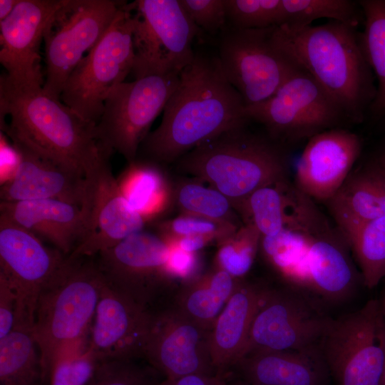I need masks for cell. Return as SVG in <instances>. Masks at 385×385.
I'll list each match as a JSON object with an SVG mask.
<instances>
[{
	"label": "cell",
	"instance_id": "6da1fadb",
	"mask_svg": "<svg viewBox=\"0 0 385 385\" xmlns=\"http://www.w3.org/2000/svg\"><path fill=\"white\" fill-rule=\"evenodd\" d=\"M245 108L217 58L195 53L181 72L160 125L144 139L137 158L163 166L174 164L203 142L246 125Z\"/></svg>",
	"mask_w": 385,
	"mask_h": 385
},
{
	"label": "cell",
	"instance_id": "7a4b0ae2",
	"mask_svg": "<svg viewBox=\"0 0 385 385\" xmlns=\"http://www.w3.org/2000/svg\"><path fill=\"white\" fill-rule=\"evenodd\" d=\"M42 86L19 85L0 77L1 130L14 144L41 158L88 176L106 150L90 123L61 100L46 93Z\"/></svg>",
	"mask_w": 385,
	"mask_h": 385
},
{
	"label": "cell",
	"instance_id": "3957f363",
	"mask_svg": "<svg viewBox=\"0 0 385 385\" xmlns=\"http://www.w3.org/2000/svg\"><path fill=\"white\" fill-rule=\"evenodd\" d=\"M272 40L317 83L347 120H361L375 93L355 28L337 21L302 28L280 25L274 27Z\"/></svg>",
	"mask_w": 385,
	"mask_h": 385
},
{
	"label": "cell",
	"instance_id": "277c9868",
	"mask_svg": "<svg viewBox=\"0 0 385 385\" xmlns=\"http://www.w3.org/2000/svg\"><path fill=\"white\" fill-rule=\"evenodd\" d=\"M174 165L178 173L222 193L237 212L255 191L288 178L282 145L250 132L246 125L203 142Z\"/></svg>",
	"mask_w": 385,
	"mask_h": 385
},
{
	"label": "cell",
	"instance_id": "5b68a950",
	"mask_svg": "<svg viewBox=\"0 0 385 385\" xmlns=\"http://www.w3.org/2000/svg\"><path fill=\"white\" fill-rule=\"evenodd\" d=\"M105 283L97 263L68 256L63 269L40 294L32 333L45 381L56 354L88 338Z\"/></svg>",
	"mask_w": 385,
	"mask_h": 385
},
{
	"label": "cell",
	"instance_id": "8992f818",
	"mask_svg": "<svg viewBox=\"0 0 385 385\" xmlns=\"http://www.w3.org/2000/svg\"><path fill=\"white\" fill-rule=\"evenodd\" d=\"M125 1L97 43L68 78L61 101L84 120L96 125L108 93L124 82L135 58L134 15Z\"/></svg>",
	"mask_w": 385,
	"mask_h": 385
},
{
	"label": "cell",
	"instance_id": "52a82bcc",
	"mask_svg": "<svg viewBox=\"0 0 385 385\" xmlns=\"http://www.w3.org/2000/svg\"><path fill=\"white\" fill-rule=\"evenodd\" d=\"M319 351L336 385H379L385 363V319L379 301L331 319Z\"/></svg>",
	"mask_w": 385,
	"mask_h": 385
},
{
	"label": "cell",
	"instance_id": "ba28073f",
	"mask_svg": "<svg viewBox=\"0 0 385 385\" xmlns=\"http://www.w3.org/2000/svg\"><path fill=\"white\" fill-rule=\"evenodd\" d=\"M180 73L145 76L113 87L95 127L101 145L111 153L118 152L128 163L134 161L152 123L178 86Z\"/></svg>",
	"mask_w": 385,
	"mask_h": 385
},
{
	"label": "cell",
	"instance_id": "9c48e42d",
	"mask_svg": "<svg viewBox=\"0 0 385 385\" xmlns=\"http://www.w3.org/2000/svg\"><path fill=\"white\" fill-rule=\"evenodd\" d=\"M173 247L144 229L99 252L97 265L109 284L152 310L170 302L178 288L168 267Z\"/></svg>",
	"mask_w": 385,
	"mask_h": 385
},
{
	"label": "cell",
	"instance_id": "30bf717a",
	"mask_svg": "<svg viewBox=\"0 0 385 385\" xmlns=\"http://www.w3.org/2000/svg\"><path fill=\"white\" fill-rule=\"evenodd\" d=\"M134 15L135 78L180 73L194 60L192 44L201 31L180 0H137Z\"/></svg>",
	"mask_w": 385,
	"mask_h": 385
},
{
	"label": "cell",
	"instance_id": "8fae6325",
	"mask_svg": "<svg viewBox=\"0 0 385 385\" xmlns=\"http://www.w3.org/2000/svg\"><path fill=\"white\" fill-rule=\"evenodd\" d=\"M245 114L281 145L309 139L346 120L317 83L298 67L270 98L245 106Z\"/></svg>",
	"mask_w": 385,
	"mask_h": 385
},
{
	"label": "cell",
	"instance_id": "7c38bea8",
	"mask_svg": "<svg viewBox=\"0 0 385 385\" xmlns=\"http://www.w3.org/2000/svg\"><path fill=\"white\" fill-rule=\"evenodd\" d=\"M124 1L66 0L43 37L46 71L43 91L61 100L74 69L100 40Z\"/></svg>",
	"mask_w": 385,
	"mask_h": 385
},
{
	"label": "cell",
	"instance_id": "4fadbf2b",
	"mask_svg": "<svg viewBox=\"0 0 385 385\" xmlns=\"http://www.w3.org/2000/svg\"><path fill=\"white\" fill-rule=\"evenodd\" d=\"M274 27H232L221 39L218 62L245 106L270 98L297 68L274 45Z\"/></svg>",
	"mask_w": 385,
	"mask_h": 385
},
{
	"label": "cell",
	"instance_id": "5bb4252c",
	"mask_svg": "<svg viewBox=\"0 0 385 385\" xmlns=\"http://www.w3.org/2000/svg\"><path fill=\"white\" fill-rule=\"evenodd\" d=\"M330 319L312 296L287 286L267 287L242 354L253 349L317 348Z\"/></svg>",
	"mask_w": 385,
	"mask_h": 385
},
{
	"label": "cell",
	"instance_id": "9a60e30c",
	"mask_svg": "<svg viewBox=\"0 0 385 385\" xmlns=\"http://www.w3.org/2000/svg\"><path fill=\"white\" fill-rule=\"evenodd\" d=\"M209 335L170 302L150 311L143 359L165 379L216 375Z\"/></svg>",
	"mask_w": 385,
	"mask_h": 385
},
{
	"label": "cell",
	"instance_id": "2e32d148",
	"mask_svg": "<svg viewBox=\"0 0 385 385\" xmlns=\"http://www.w3.org/2000/svg\"><path fill=\"white\" fill-rule=\"evenodd\" d=\"M67 261L68 256L48 248L34 234L0 219V276L18 297L15 323L33 327L40 294Z\"/></svg>",
	"mask_w": 385,
	"mask_h": 385
},
{
	"label": "cell",
	"instance_id": "e0dca14e",
	"mask_svg": "<svg viewBox=\"0 0 385 385\" xmlns=\"http://www.w3.org/2000/svg\"><path fill=\"white\" fill-rule=\"evenodd\" d=\"M66 0H21L0 21V62L6 78L19 85L44 83L40 46L49 25Z\"/></svg>",
	"mask_w": 385,
	"mask_h": 385
},
{
	"label": "cell",
	"instance_id": "ac0fdd59",
	"mask_svg": "<svg viewBox=\"0 0 385 385\" xmlns=\"http://www.w3.org/2000/svg\"><path fill=\"white\" fill-rule=\"evenodd\" d=\"M111 154L105 153L88 175L91 183L88 225L84 237L68 255L72 260L107 250L145 229V218L129 203L112 173Z\"/></svg>",
	"mask_w": 385,
	"mask_h": 385
},
{
	"label": "cell",
	"instance_id": "d6986e66",
	"mask_svg": "<svg viewBox=\"0 0 385 385\" xmlns=\"http://www.w3.org/2000/svg\"><path fill=\"white\" fill-rule=\"evenodd\" d=\"M150 310L106 280L90 329L88 346L101 361L143 359Z\"/></svg>",
	"mask_w": 385,
	"mask_h": 385
},
{
	"label": "cell",
	"instance_id": "ffe728a7",
	"mask_svg": "<svg viewBox=\"0 0 385 385\" xmlns=\"http://www.w3.org/2000/svg\"><path fill=\"white\" fill-rule=\"evenodd\" d=\"M361 150L359 137L345 129L312 136L297 165L295 185L311 199L327 202L351 173Z\"/></svg>",
	"mask_w": 385,
	"mask_h": 385
},
{
	"label": "cell",
	"instance_id": "44dd1931",
	"mask_svg": "<svg viewBox=\"0 0 385 385\" xmlns=\"http://www.w3.org/2000/svg\"><path fill=\"white\" fill-rule=\"evenodd\" d=\"M19 163L11 179L1 184V201L53 199L90 208V178L43 159L11 143Z\"/></svg>",
	"mask_w": 385,
	"mask_h": 385
},
{
	"label": "cell",
	"instance_id": "7402d4cb",
	"mask_svg": "<svg viewBox=\"0 0 385 385\" xmlns=\"http://www.w3.org/2000/svg\"><path fill=\"white\" fill-rule=\"evenodd\" d=\"M90 208L53 199L1 201L0 219L53 244L69 255L87 230Z\"/></svg>",
	"mask_w": 385,
	"mask_h": 385
},
{
	"label": "cell",
	"instance_id": "603a6c76",
	"mask_svg": "<svg viewBox=\"0 0 385 385\" xmlns=\"http://www.w3.org/2000/svg\"><path fill=\"white\" fill-rule=\"evenodd\" d=\"M229 373L252 385H329L332 380L319 347L250 350L236 361Z\"/></svg>",
	"mask_w": 385,
	"mask_h": 385
},
{
	"label": "cell",
	"instance_id": "cb8c5ba5",
	"mask_svg": "<svg viewBox=\"0 0 385 385\" xmlns=\"http://www.w3.org/2000/svg\"><path fill=\"white\" fill-rule=\"evenodd\" d=\"M267 287L238 279L235 290L215 321L209 346L218 375L226 377L242 354L250 327Z\"/></svg>",
	"mask_w": 385,
	"mask_h": 385
},
{
	"label": "cell",
	"instance_id": "d4e9b609",
	"mask_svg": "<svg viewBox=\"0 0 385 385\" xmlns=\"http://www.w3.org/2000/svg\"><path fill=\"white\" fill-rule=\"evenodd\" d=\"M237 214L243 224L253 225L261 236H272L286 227L309 224L323 216L313 200L288 178L255 191Z\"/></svg>",
	"mask_w": 385,
	"mask_h": 385
},
{
	"label": "cell",
	"instance_id": "484cf974",
	"mask_svg": "<svg viewBox=\"0 0 385 385\" xmlns=\"http://www.w3.org/2000/svg\"><path fill=\"white\" fill-rule=\"evenodd\" d=\"M349 250L338 228L337 231L329 226L314 236L307 260L310 292L314 298L337 302L352 295L361 276Z\"/></svg>",
	"mask_w": 385,
	"mask_h": 385
},
{
	"label": "cell",
	"instance_id": "4316f807",
	"mask_svg": "<svg viewBox=\"0 0 385 385\" xmlns=\"http://www.w3.org/2000/svg\"><path fill=\"white\" fill-rule=\"evenodd\" d=\"M345 237L361 225L385 216V168L377 160L349 175L327 202Z\"/></svg>",
	"mask_w": 385,
	"mask_h": 385
},
{
	"label": "cell",
	"instance_id": "83f0119b",
	"mask_svg": "<svg viewBox=\"0 0 385 385\" xmlns=\"http://www.w3.org/2000/svg\"><path fill=\"white\" fill-rule=\"evenodd\" d=\"M329 226L326 219L309 225L286 227L274 235L261 236L259 250L287 287L312 296L307 255L314 236Z\"/></svg>",
	"mask_w": 385,
	"mask_h": 385
},
{
	"label": "cell",
	"instance_id": "f1b7e54d",
	"mask_svg": "<svg viewBox=\"0 0 385 385\" xmlns=\"http://www.w3.org/2000/svg\"><path fill=\"white\" fill-rule=\"evenodd\" d=\"M132 207L147 221L158 220L174 207V183L163 166L136 158L117 178Z\"/></svg>",
	"mask_w": 385,
	"mask_h": 385
},
{
	"label": "cell",
	"instance_id": "f546056e",
	"mask_svg": "<svg viewBox=\"0 0 385 385\" xmlns=\"http://www.w3.org/2000/svg\"><path fill=\"white\" fill-rule=\"evenodd\" d=\"M238 279L215 267L181 284L170 304L189 319L210 330L232 294Z\"/></svg>",
	"mask_w": 385,
	"mask_h": 385
},
{
	"label": "cell",
	"instance_id": "4dcf8cb0",
	"mask_svg": "<svg viewBox=\"0 0 385 385\" xmlns=\"http://www.w3.org/2000/svg\"><path fill=\"white\" fill-rule=\"evenodd\" d=\"M44 381L32 326L15 323L0 339V385H42Z\"/></svg>",
	"mask_w": 385,
	"mask_h": 385
},
{
	"label": "cell",
	"instance_id": "1f68e13d",
	"mask_svg": "<svg viewBox=\"0 0 385 385\" xmlns=\"http://www.w3.org/2000/svg\"><path fill=\"white\" fill-rule=\"evenodd\" d=\"M364 19V30L359 35L367 63L378 81L371 111L385 113V0L359 1Z\"/></svg>",
	"mask_w": 385,
	"mask_h": 385
},
{
	"label": "cell",
	"instance_id": "d6a6232c",
	"mask_svg": "<svg viewBox=\"0 0 385 385\" xmlns=\"http://www.w3.org/2000/svg\"><path fill=\"white\" fill-rule=\"evenodd\" d=\"M174 207L180 214L243 225L232 203L222 193L195 178L174 182Z\"/></svg>",
	"mask_w": 385,
	"mask_h": 385
},
{
	"label": "cell",
	"instance_id": "836d02e7",
	"mask_svg": "<svg viewBox=\"0 0 385 385\" xmlns=\"http://www.w3.org/2000/svg\"><path fill=\"white\" fill-rule=\"evenodd\" d=\"M364 284L377 286L385 277V216L367 222L346 236Z\"/></svg>",
	"mask_w": 385,
	"mask_h": 385
},
{
	"label": "cell",
	"instance_id": "e575fe53",
	"mask_svg": "<svg viewBox=\"0 0 385 385\" xmlns=\"http://www.w3.org/2000/svg\"><path fill=\"white\" fill-rule=\"evenodd\" d=\"M358 4L349 0H282L280 25L302 28L327 18L356 29L360 21Z\"/></svg>",
	"mask_w": 385,
	"mask_h": 385
},
{
	"label": "cell",
	"instance_id": "d590c367",
	"mask_svg": "<svg viewBox=\"0 0 385 385\" xmlns=\"http://www.w3.org/2000/svg\"><path fill=\"white\" fill-rule=\"evenodd\" d=\"M101 361L88 346V339L61 350L50 369L51 385H88Z\"/></svg>",
	"mask_w": 385,
	"mask_h": 385
},
{
	"label": "cell",
	"instance_id": "8d00e7d4",
	"mask_svg": "<svg viewBox=\"0 0 385 385\" xmlns=\"http://www.w3.org/2000/svg\"><path fill=\"white\" fill-rule=\"evenodd\" d=\"M261 234L252 224H243L218 246L216 267L236 279H242L250 270L260 249Z\"/></svg>",
	"mask_w": 385,
	"mask_h": 385
},
{
	"label": "cell",
	"instance_id": "74e56055",
	"mask_svg": "<svg viewBox=\"0 0 385 385\" xmlns=\"http://www.w3.org/2000/svg\"><path fill=\"white\" fill-rule=\"evenodd\" d=\"M225 9L233 28L261 29L281 24L282 0H225Z\"/></svg>",
	"mask_w": 385,
	"mask_h": 385
},
{
	"label": "cell",
	"instance_id": "f35d334b",
	"mask_svg": "<svg viewBox=\"0 0 385 385\" xmlns=\"http://www.w3.org/2000/svg\"><path fill=\"white\" fill-rule=\"evenodd\" d=\"M155 223L156 231L170 242L185 236L204 235L215 237L218 245L242 226L184 214Z\"/></svg>",
	"mask_w": 385,
	"mask_h": 385
},
{
	"label": "cell",
	"instance_id": "ab89813d",
	"mask_svg": "<svg viewBox=\"0 0 385 385\" xmlns=\"http://www.w3.org/2000/svg\"><path fill=\"white\" fill-rule=\"evenodd\" d=\"M136 360L101 361L88 385H157L159 373L150 365L142 366Z\"/></svg>",
	"mask_w": 385,
	"mask_h": 385
},
{
	"label": "cell",
	"instance_id": "60d3db41",
	"mask_svg": "<svg viewBox=\"0 0 385 385\" xmlns=\"http://www.w3.org/2000/svg\"><path fill=\"white\" fill-rule=\"evenodd\" d=\"M180 2L200 31L215 34L225 27V0H180Z\"/></svg>",
	"mask_w": 385,
	"mask_h": 385
},
{
	"label": "cell",
	"instance_id": "b9f144b4",
	"mask_svg": "<svg viewBox=\"0 0 385 385\" xmlns=\"http://www.w3.org/2000/svg\"><path fill=\"white\" fill-rule=\"evenodd\" d=\"M199 260L197 252H188L173 244L168 262L172 278L180 284L197 277Z\"/></svg>",
	"mask_w": 385,
	"mask_h": 385
},
{
	"label": "cell",
	"instance_id": "7bdbcfd3",
	"mask_svg": "<svg viewBox=\"0 0 385 385\" xmlns=\"http://www.w3.org/2000/svg\"><path fill=\"white\" fill-rule=\"evenodd\" d=\"M18 297L8 281L0 276V339L6 336L15 324Z\"/></svg>",
	"mask_w": 385,
	"mask_h": 385
},
{
	"label": "cell",
	"instance_id": "ee69618b",
	"mask_svg": "<svg viewBox=\"0 0 385 385\" xmlns=\"http://www.w3.org/2000/svg\"><path fill=\"white\" fill-rule=\"evenodd\" d=\"M1 132V184L6 182L14 175L19 163V154L11 144L6 140Z\"/></svg>",
	"mask_w": 385,
	"mask_h": 385
},
{
	"label": "cell",
	"instance_id": "f6af8a7d",
	"mask_svg": "<svg viewBox=\"0 0 385 385\" xmlns=\"http://www.w3.org/2000/svg\"><path fill=\"white\" fill-rule=\"evenodd\" d=\"M226 377L220 375L193 374L177 379H165L157 385H225Z\"/></svg>",
	"mask_w": 385,
	"mask_h": 385
},
{
	"label": "cell",
	"instance_id": "bcb514c9",
	"mask_svg": "<svg viewBox=\"0 0 385 385\" xmlns=\"http://www.w3.org/2000/svg\"><path fill=\"white\" fill-rule=\"evenodd\" d=\"M175 246L188 252H197L217 240L211 235H195L180 237L172 242Z\"/></svg>",
	"mask_w": 385,
	"mask_h": 385
},
{
	"label": "cell",
	"instance_id": "7dc6e473",
	"mask_svg": "<svg viewBox=\"0 0 385 385\" xmlns=\"http://www.w3.org/2000/svg\"><path fill=\"white\" fill-rule=\"evenodd\" d=\"M20 1L21 0H0V21L10 15Z\"/></svg>",
	"mask_w": 385,
	"mask_h": 385
},
{
	"label": "cell",
	"instance_id": "c3c4849f",
	"mask_svg": "<svg viewBox=\"0 0 385 385\" xmlns=\"http://www.w3.org/2000/svg\"><path fill=\"white\" fill-rule=\"evenodd\" d=\"M225 385H252L244 379L229 373L226 376Z\"/></svg>",
	"mask_w": 385,
	"mask_h": 385
},
{
	"label": "cell",
	"instance_id": "681fc988",
	"mask_svg": "<svg viewBox=\"0 0 385 385\" xmlns=\"http://www.w3.org/2000/svg\"><path fill=\"white\" fill-rule=\"evenodd\" d=\"M379 305L381 314L385 319V293L384 294L382 300L379 302Z\"/></svg>",
	"mask_w": 385,
	"mask_h": 385
},
{
	"label": "cell",
	"instance_id": "f907efd6",
	"mask_svg": "<svg viewBox=\"0 0 385 385\" xmlns=\"http://www.w3.org/2000/svg\"><path fill=\"white\" fill-rule=\"evenodd\" d=\"M377 161L385 168V151L383 152L377 159Z\"/></svg>",
	"mask_w": 385,
	"mask_h": 385
},
{
	"label": "cell",
	"instance_id": "816d5d0a",
	"mask_svg": "<svg viewBox=\"0 0 385 385\" xmlns=\"http://www.w3.org/2000/svg\"><path fill=\"white\" fill-rule=\"evenodd\" d=\"M379 385H385V363Z\"/></svg>",
	"mask_w": 385,
	"mask_h": 385
}]
</instances>
